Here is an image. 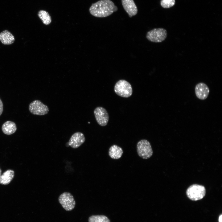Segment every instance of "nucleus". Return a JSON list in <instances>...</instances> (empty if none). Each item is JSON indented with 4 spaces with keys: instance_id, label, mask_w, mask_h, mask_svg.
I'll use <instances>...</instances> for the list:
<instances>
[{
    "instance_id": "obj_1",
    "label": "nucleus",
    "mask_w": 222,
    "mask_h": 222,
    "mask_svg": "<svg viewBox=\"0 0 222 222\" xmlns=\"http://www.w3.org/2000/svg\"><path fill=\"white\" fill-rule=\"evenodd\" d=\"M117 9V7L111 0H100L92 5L89 11L95 17L102 18L111 15Z\"/></svg>"
},
{
    "instance_id": "obj_2",
    "label": "nucleus",
    "mask_w": 222,
    "mask_h": 222,
    "mask_svg": "<svg viewBox=\"0 0 222 222\" xmlns=\"http://www.w3.org/2000/svg\"><path fill=\"white\" fill-rule=\"evenodd\" d=\"M114 91L118 96L125 98L130 97L133 93L131 85L128 82L124 80H120L116 83L114 87Z\"/></svg>"
},
{
    "instance_id": "obj_3",
    "label": "nucleus",
    "mask_w": 222,
    "mask_h": 222,
    "mask_svg": "<svg viewBox=\"0 0 222 222\" xmlns=\"http://www.w3.org/2000/svg\"><path fill=\"white\" fill-rule=\"evenodd\" d=\"M206 194V189L203 185L197 184L191 185L187 189L186 194L187 197L193 201H197L203 199Z\"/></svg>"
},
{
    "instance_id": "obj_4",
    "label": "nucleus",
    "mask_w": 222,
    "mask_h": 222,
    "mask_svg": "<svg viewBox=\"0 0 222 222\" xmlns=\"http://www.w3.org/2000/svg\"><path fill=\"white\" fill-rule=\"evenodd\" d=\"M137 150L138 156L144 159L149 158L153 154L150 143L146 139H142L138 142Z\"/></svg>"
},
{
    "instance_id": "obj_5",
    "label": "nucleus",
    "mask_w": 222,
    "mask_h": 222,
    "mask_svg": "<svg viewBox=\"0 0 222 222\" xmlns=\"http://www.w3.org/2000/svg\"><path fill=\"white\" fill-rule=\"evenodd\" d=\"M166 30L162 28H154L148 31L146 38L150 41L160 43L164 41L167 37Z\"/></svg>"
},
{
    "instance_id": "obj_6",
    "label": "nucleus",
    "mask_w": 222,
    "mask_h": 222,
    "mask_svg": "<svg viewBox=\"0 0 222 222\" xmlns=\"http://www.w3.org/2000/svg\"><path fill=\"white\" fill-rule=\"evenodd\" d=\"M58 201L63 208L67 211L73 210L76 205L73 196L68 192H64L61 194L59 197Z\"/></svg>"
},
{
    "instance_id": "obj_7",
    "label": "nucleus",
    "mask_w": 222,
    "mask_h": 222,
    "mask_svg": "<svg viewBox=\"0 0 222 222\" xmlns=\"http://www.w3.org/2000/svg\"><path fill=\"white\" fill-rule=\"evenodd\" d=\"M29 110L32 114L39 116L47 114L49 111L48 107L38 100H35L30 104Z\"/></svg>"
},
{
    "instance_id": "obj_8",
    "label": "nucleus",
    "mask_w": 222,
    "mask_h": 222,
    "mask_svg": "<svg viewBox=\"0 0 222 222\" xmlns=\"http://www.w3.org/2000/svg\"><path fill=\"white\" fill-rule=\"evenodd\" d=\"M94 113L97 123L101 126H106L109 121V115L106 109L102 107H96Z\"/></svg>"
},
{
    "instance_id": "obj_9",
    "label": "nucleus",
    "mask_w": 222,
    "mask_h": 222,
    "mask_svg": "<svg viewBox=\"0 0 222 222\" xmlns=\"http://www.w3.org/2000/svg\"><path fill=\"white\" fill-rule=\"evenodd\" d=\"M85 141L84 134L81 132H77L72 135L67 144H68L67 146H70L72 148L76 149L80 147Z\"/></svg>"
},
{
    "instance_id": "obj_10",
    "label": "nucleus",
    "mask_w": 222,
    "mask_h": 222,
    "mask_svg": "<svg viewBox=\"0 0 222 222\" xmlns=\"http://www.w3.org/2000/svg\"><path fill=\"white\" fill-rule=\"evenodd\" d=\"M210 90L207 85L203 82H200L195 87V92L196 97L199 99L204 100L208 97Z\"/></svg>"
},
{
    "instance_id": "obj_11",
    "label": "nucleus",
    "mask_w": 222,
    "mask_h": 222,
    "mask_svg": "<svg viewBox=\"0 0 222 222\" xmlns=\"http://www.w3.org/2000/svg\"><path fill=\"white\" fill-rule=\"evenodd\" d=\"M123 7L130 17L136 15L138 9L134 0H121Z\"/></svg>"
},
{
    "instance_id": "obj_12",
    "label": "nucleus",
    "mask_w": 222,
    "mask_h": 222,
    "mask_svg": "<svg viewBox=\"0 0 222 222\" xmlns=\"http://www.w3.org/2000/svg\"><path fill=\"white\" fill-rule=\"evenodd\" d=\"M0 41L3 44L10 45L14 43L15 38L10 32L5 30L0 33Z\"/></svg>"
},
{
    "instance_id": "obj_13",
    "label": "nucleus",
    "mask_w": 222,
    "mask_h": 222,
    "mask_svg": "<svg viewBox=\"0 0 222 222\" xmlns=\"http://www.w3.org/2000/svg\"><path fill=\"white\" fill-rule=\"evenodd\" d=\"M3 132L7 135H10L14 133L17 130L15 123L11 121H7L4 122L2 127Z\"/></svg>"
},
{
    "instance_id": "obj_14",
    "label": "nucleus",
    "mask_w": 222,
    "mask_h": 222,
    "mask_svg": "<svg viewBox=\"0 0 222 222\" xmlns=\"http://www.w3.org/2000/svg\"><path fill=\"white\" fill-rule=\"evenodd\" d=\"M123 153L122 148L116 145L111 146L109 150V155L111 158L114 159H117L120 158Z\"/></svg>"
},
{
    "instance_id": "obj_15",
    "label": "nucleus",
    "mask_w": 222,
    "mask_h": 222,
    "mask_svg": "<svg viewBox=\"0 0 222 222\" xmlns=\"http://www.w3.org/2000/svg\"><path fill=\"white\" fill-rule=\"evenodd\" d=\"M14 171L8 170L4 172L0 176V183L6 185L9 184L13 179L14 174Z\"/></svg>"
},
{
    "instance_id": "obj_16",
    "label": "nucleus",
    "mask_w": 222,
    "mask_h": 222,
    "mask_svg": "<svg viewBox=\"0 0 222 222\" xmlns=\"http://www.w3.org/2000/svg\"><path fill=\"white\" fill-rule=\"evenodd\" d=\"M38 16L41 20L43 23L46 25L50 24L51 22V18L48 12L47 11L40 10H39L37 14Z\"/></svg>"
},
{
    "instance_id": "obj_17",
    "label": "nucleus",
    "mask_w": 222,
    "mask_h": 222,
    "mask_svg": "<svg viewBox=\"0 0 222 222\" xmlns=\"http://www.w3.org/2000/svg\"><path fill=\"white\" fill-rule=\"evenodd\" d=\"M88 222H110L109 219L106 216L101 215H92L88 218Z\"/></svg>"
},
{
    "instance_id": "obj_18",
    "label": "nucleus",
    "mask_w": 222,
    "mask_h": 222,
    "mask_svg": "<svg viewBox=\"0 0 222 222\" xmlns=\"http://www.w3.org/2000/svg\"><path fill=\"white\" fill-rule=\"evenodd\" d=\"M175 4V0H161L160 4L165 8H168L173 6Z\"/></svg>"
},
{
    "instance_id": "obj_19",
    "label": "nucleus",
    "mask_w": 222,
    "mask_h": 222,
    "mask_svg": "<svg viewBox=\"0 0 222 222\" xmlns=\"http://www.w3.org/2000/svg\"><path fill=\"white\" fill-rule=\"evenodd\" d=\"M3 111V104L0 98V116L2 113Z\"/></svg>"
},
{
    "instance_id": "obj_20",
    "label": "nucleus",
    "mask_w": 222,
    "mask_h": 222,
    "mask_svg": "<svg viewBox=\"0 0 222 222\" xmlns=\"http://www.w3.org/2000/svg\"><path fill=\"white\" fill-rule=\"evenodd\" d=\"M222 215L221 214L219 218V222H222Z\"/></svg>"
},
{
    "instance_id": "obj_21",
    "label": "nucleus",
    "mask_w": 222,
    "mask_h": 222,
    "mask_svg": "<svg viewBox=\"0 0 222 222\" xmlns=\"http://www.w3.org/2000/svg\"><path fill=\"white\" fill-rule=\"evenodd\" d=\"M1 173H2V171H1V169L0 168V176L1 175Z\"/></svg>"
}]
</instances>
